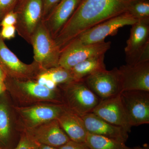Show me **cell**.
Returning a JSON list of instances; mask_svg holds the SVG:
<instances>
[{
  "instance_id": "24",
  "label": "cell",
  "mask_w": 149,
  "mask_h": 149,
  "mask_svg": "<svg viewBox=\"0 0 149 149\" xmlns=\"http://www.w3.org/2000/svg\"><path fill=\"white\" fill-rule=\"evenodd\" d=\"M40 144L37 143L29 134L24 131L18 144L15 149H39Z\"/></svg>"
},
{
  "instance_id": "35",
  "label": "cell",
  "mask_w": 149,
  "mask_h": 149,
  "mask_svg": "<svg viewBox=\"0 0 149 149\" xmlns=\"http://www.w3.org/2000/svg\"><path fill=\"white\" fill-rule=\"evenodd\" d=\"M0 22H1V19H0Z\"/></svg>"
},
{
  "instance_id": "22",
  "label": "cell",
  "mask_w": 149,
  "mask_h": 149,
  "mask_svg": "<svg viewBox=\"0 0 149 149\" xmlns=\"http://www.w3.org/2000/svg\"><path fill=\"white\" fill-rule=\"evenodd\" d=\"M9 111L5 103L0 102V143L5 144L8 141L11 132Z\"/></svg>"
},
{
  "instance_id": "10",
  "label": "cell",
  "mask_w": 149,
  "mask_h": 149,
  "mask_svg": "<svg viewBox=\"0 0 149 149\" xmlns=\"http://www.w3.org/2000/svg\"><path fill=\"white\" fill-rule=\"evenodd\" d=\"M120 97L131 127L149 123V92L123 91Z\"/></svg>"
},
{
  "instance_id": "26",
  "label": "cell",
  "mask_w": 149,
  "mask_h": 149,
  "mask_svg": "<svg viewBox=\"0 0 149 149\" xmlns=\"http://www.w3.org/2000/svg\"><path fill=\"white\" fill-rule=\"evenodd\" d=\"M17 22V16L15 11L12 10L6 14L0 22L1 27L8 26H15Z\"/></svg>"
},
{
  "instance_id": "29",
  "label": "cell",
  "mask_w": 149,
  "mask_h": 149,
  "mask_svg": "<svg viewBox=\"0 0 149 149\" xmlns=\"http://www.w3.org/2000/svg\"><path fill=\"white\" fill-rule=\"evenodd\" d=\"M58 149H91L85 143H79L70 140Z\"/></svg>"
},
{
  "instance_id": "30",
  "label": "cell",
  "mask_w": 149,
  "mask_h": 149,
  "mask_svg": "<svg viewBox=\"0 0 149 149\" xmlns=\"http://www.w3.org/2000/svg\"><path fill=\"white\" fill-rule=\"evenodd\" d=\"M7 90L5 82L3 80H0V95Z\"/></svg>"
},
{
  "instance_id": "19",
  "label": "cell",
  "mask_w": 149,
  "mask_h": 149,
  "mask_svg": "<svg viewBox=\"0 0 149 149\" xmlns=\"http://www.w3.org/2000/svg\"><path fill=\"white\" fill-rule=\"evenodd\" d=\"M104 58L105 54L93 57L70 69L74 81L83 80L89 75L106 70Z\"/></svg>"
},
{
  "instance_id": "23",
  "label": "cell",
  "mask_w": 149,
  "mask_h": 149,
  "mask_svg": "<svg viewBox=\"0 0 149 149\" xmlns=\"http://www.w3.org/2000/svg\"><path fill=\"white\" fill-rule=\"evenodd\" d=\"M127 12L137 20L149 19V0H136Z\"/></svg>"
},
{
  "instance_id": "2",
  "label": "cell",
  "mask_w": 149,
  "mask_h": 149,
  "mask_svg": "<svg viewBox=\"0 0 149 149\" xmlns=\"http://www.w3.org/2000/svg\"><path fill=\"white\" fill-rule=\"evenodd\" d=\"M5 82L7 90L21 106L47 103L64 104L62 93L58 89L51 90L35 80H18L7 77Z\"/></svg>"
},
{
  "instance_id": "16",
  "label": "cell",
  "mask_w": 149,
  "mask_h": 149,
  "mask_svg": "<svg viewBox=\"0 0 149 149\" xmlns=\"http://www.w3.org/2000/svg\"><path fill=\"white\" fill-rule=\"evenodd\" d=\"M82 0H61L42 21L54 39L72 16Z\"/></svg>"
},
{
  "instance_id": "20",
  "label": "cell",
  "mask_w": 149,
  "mask_h": 149,
  "mask_svg": "<svg viewBox=\"0 0 149 149\" xmlns=\"http://www.w3.org/2000/svg\"><path fill=\"white\" fill-rule=\"evenodd\" d=\"M85 143L91 149H132L121 141L89 133Z\"/></svg>"
},
{
  "instance_id": "8",
  "label": "cell",
  "mask_w": 149,
  "mask_h": 149,
  "mask_svg": "<svg viewBox=\"0 0 149 149\" xmlns=\"http://www.w3.org/2000/svg\"><path fill=\"white\" fill-rule=\"evenodd\" d=\"M14 108L18 115L24 130H26L56 120L66 107L62 104L40 103Z\"/></svg>"
},
{
  "instance_id": "7",
  "label": "cell",
  "mask_w": 149,
  "mask_h": 149,
  "mask_svg": "<svg viewBox=\"0 0 149 149\" xmlns=\"http://www.w3.org/2000/svg\"><path fill=\"white\" fill-rule=\"evenodd\" d=\"M14 10L17 16L16 32L30 44L32 34L42 20V0H19Z\"/></svg>"
},
{
  "instance_id": "27",
  "label": "cell",
  "mask_w": 149,
  "mask_h": 149,
  "mask_svg": "<svg viewBox=\"0 0 149 149\" xmlns=\"http://www.w3.org/2000/svg\"><path fill=\"white\" fill-rule=\"evenodd\" d=\"M16 32V27L15 26L2 27L0 30V37L4 40H11L15 37Z\"/></svg>"
},
{
  "instance_id": "28",
  "label": "cell",
  "mask_w": 149,
  "mask_h": 149,
  "mask_svg": "<svg viewBox=\"0 0 149 149\" xmlns=\"http://www.w3.org/2000/svg\"><path fill=\"white\" fill-rule=\"evenodd\" d=\"M61 0H42L43 13L42 20L49 14Z\"/></svg>"
},
{
  "instance_id": "34",
  "label": "cell",
  "mask_w": 149,
  "mask_h": 149,
  "mask_svg": "<svg viewBox=\"0 0 149 149\" xmlns=\"http://www.w3.org/2000/svg\"><path fill=\"white\" fill-rule=\"evenodd\" d=\"M0 149H3L2 148H1V147H0Z\"/></svg>"
},
{
  "instance_id": "25",
  "label": "cell",
  "mask_w": 149,
  "mask_h": 149,
  "mask_svg": "<svg viewBox=\"0 0 149 149\" xmlns=\"http://www.w3.org/2000/svg\"><path fill=\"white\" fill-rule=\"evenodd\" d=\"M19 0H0V19L11 11L14 10Z\"/></svg>"
},
{
  "instance_id": "14",
  "label": "cell",
  "mask_w": 149,
  "mask_h": 149,
  "mask_svg": "<svg viewBox=\"0 0 149 149\" xmlns=\"http://www.w3.org/2000/svg\"><path fill=\"white\" fill-rule=\"evenodd\" d=\"M92 113L113 125L123 128L128 133L131 131L132 127L123 106L120 94L112 97L101 100Z\"/></svg>"
},
{
  "instance_id": "18",
  "label": "cell",
  "mask_w": 149,
  "mask_h": 149,
  "mask_svg": "<svg viewBox=\"0 0 149 149\" xmlns=\"http://www.w3.org/2000/svg\"><path fill=\"white\" fill-rule=\"evenodd\" d=\"M57 120L70 140L85 143L88 132L81 116L66 107Z\"/></svg>"
},
{
  "instance_id": "32",
  "label": "cell",
  "mask_w": 149,
  "mask_h": 149,
  "mask_svg": "<svg viewBox=\"0 0 149 149\" xmlns=\"http://www.w3.org/2000/svg\"><path fill=\"white\" fill-rule=\"evenodd\" d=\"M39 149H58L57 148H54L50 146L40 144Z\"/></svg>"
},
{
  "instance_id": "12",
  "label": "cell",
  "mask_w": 149,
  "mask_h": 149,
  "mask_svg": "<svg viewBox=\"0 0 149 149\" xmlns=\"http://www.w3.org/2000/svg\"><path fill=\"white\" fill-rule=\"evenodd\" d=\"M118 74L120 93L125 91L149 92V61L122 65L118 68Z\"/></svg>"
},
{
  "instance_id": "31",
  "label": "cell",
  "mask_w": 149,
  "mask_h": 149,
  "mask_svg": "<svg viewBox=\"0 0 149 149\" xmlns=\"http://www.w3.org/2000/svg\"><path fill=\"white\" fill-rule=\"evenodd\" d=\"M7 78V76L6 74L1 66H0V80L5 81Z\"/></svg>"
},
{
  "instance_id": "17",
  "label": "cell",
  "mask_w": 149,
  "mask_h": 149,
  "mask_svg": "<svg viewBox=\"0 0 149 149\" xmlns=\"http://www.w3.org/2000/svg\"><path fill=\"white\" fill-rule=\"evenodd\" d=\"M88 133L114 139L125 143L128 140V133L119 126L107 122L93 113L81 116Z\"/></svg>"
},
{
  "instance_id": "21",
  "label": "cell",
  "mask_w": 149,
  "mask_h": 149,
  "mask_svg": "<svg viewBox=\"0 0 149 149\" xmlns=\"http://www.w3.org/2000/svg\"><path fill=\"white\" fill-rule=\"evenodd\" d=\"M46 80L52 81L57 86H62L74 81L70 70L58 66L42 70Z\"/></svg>"
},
{
  "instance_id": "33",
  "label": "cell",
  "mask_w": 149,
  "mask_h": 149,
  "mask_svg": "<svg viewBox=\"0 0 149 149\" xmlns=\"http://www.w3.org/2000/svg\"><path fill=\"white\" fill-rule=\"evenodd\" d=\"M132 149H149V146L148 144H145L142 146H136L132 148Z\"/></svg>"
},
{
  "instance_id": "4",
  "label": "cell",
  "mask_w": 149,
  "mask_h": 149,
  "mask_svg": "<svg viewBox=\"0 0 149 149\" xmlns=\"http://www.w3.org/2000/svg\"><path fill=\"white\" fill-rule=\"evenodd\" d=\"M61 87L63 104L80 116L93 112L100 101L83 80L74 81Z\"/></svg>"
},
{
  "instance_id": "6",
  "label": "cell",
  "mask_w": 149,
  "mask_h": 149,
  "mask_svg": "<svg viewBox=\"0 0 149 149\" xmlns=\"http://www.w3.org/2000/svg\"><path fill=\"white\" fill-rule=\"evenodd\" d=\"M124 51L126 64L149 61V19H140L131 25Z\"/></svg>"
},
{
  "instance_id": "11",
  "label": "cell",
  "mask_w": 149,
  "mask_h": 149,
  "mask_svg": "<svg viewBox=\"0 0 149 149\" xmlns=\"http://www.w3.org/2000/svg\"><path fill=\"white\" fill-rule=\"evenodd\" d=\"M111 42L92 45L69 42L61 50L58 66L70 70L81 62L93 57L105 54L111 48Z\"/></svg>"
},
{
  "instance_id": "5",
  "label": "cell",
  "mask_w": 149,
  "mask_h": 149,
  "mask_svg": "<svg viewBox=\"0 0 149 149\" xmlns=\"http://www.w3.org/2000/svg\"><path fill=\"white\" fill-rule=\"evenodd\" d=\"M138 20L125 12L89 28L69 42L83 45L103 42L108 36L117 34L120 28L127 25L131 26Z\"/></svg>"
},
{
  "instance_id": "9",
  "label": "cell",
  "mask_w": 149,
  "mask_h": 149,
  "mask_svg": "<svg viewBox=\"0 0 149 149\" xmlns=\"http://www.w3.org/2000/svg\"><path fill=\"white\" fill-rule=\"evenodd\" d=\"M0 66L7 77L18 80H35L36 76L42 71L35 62L26 64L20 60L1 37Z\"/></svg>"
},
{
  "instance_id": "1",
  "label": "cell",
  "mask_w": 149,
  "mask_h": 149,
  "mask_svg": "<svg viewBox=\"0 0 149 149\" xmlns=\"http://www.w3.org/2000/svg\"><path fill=\"white\" fill-rule=\"evenodd\" d=\"M136 0H82L54 40L61 50L82 32L91 27L127 12Z\"/></svg>"
},
{
  "instance_id": "13",
  "label": "cell",
  "mask_w": 149,
  "mask_h": 149,
  "mask_svg": "<svg viewBox=\"0 0 149 149\" xmlns=\"http://www.w3.org/2000/svg\"><path fill=\"white\" fill-rule=\"evenodd\" d=\"M89 89L101 99L112 97L120 93L118 68L106 70L89 75L83 80Z\"/></svg>"
},
{
  "instance_id": "3",
  "label": "cell",
  "mask_w": 149,
  "mask_h": 149,
  "mask_svg": "<svg viewBox=\"0 0 149 149\" xmlns=\"http://www.w3.org/2000/svg\"><path fill=\"white\" fill-rule=\"evenodd\" d=\"M30 44L33 47L34 61L42 70L58 66L61 51L42 20L32 34Z\"/></svg>"
},
{
  "instance_id": "15",
  "label": "cell",
  "mask_w": 149,
  "mask_h": 149,
  "mask_svg": "<svg viewBox=\"0 0 149 149\" xmlns=\"http://www.w3.org/2000/svg\"><path fill=\"white\" fill-rule=\"evenodd\" d=\"M24 131L38 143L57 148L70 140L57 119Z\"/></svg>"
}]
</instances>
